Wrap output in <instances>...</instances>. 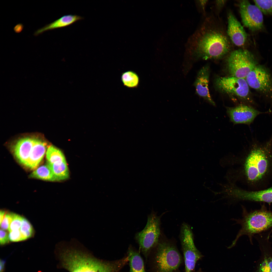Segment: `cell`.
Returning a JSON list of instances; mask_svg holds the SVG:
<instances>
[{
	"mask_svg": "<svg viewBox=\"0 0 272 272\" xmlns=\"http://www.w3.org/2000/svg\"><path fill=\"white\" fill-rule=\"evenodd\" d=\"M46 157L47 161L55 163L66 161L64 155L59 149L54 146H49L46 150Z\"/></svg>",
	"mask_w": 272,
	"mask_h": 272,
	"instance_id": "24",
	"label": "cell"
},
{
	"mask_svg": "<svg viewBox=\"0 0 272 272\" xmlns=\"http://www.w3.org/2000/svg\"><path fill=\"white\" fill-rule=\"evenodd\" d=\"M161 238L151 252V272H177L183 261L182 257L174 242Z\"/></svg>",
	"mask_w": 272,
	"mask_h": 272,
	"instance_id": "5",
	"label": "cell"
},
{
	"mask_svg": "<svg viewBox=\"0 0 272 272\" xmlns=\"http://www.w3.org/2000/svg\"><path fill=\"white\" fill-rule=\"evenodd\" d=\"M227 0H215L214 2L215 9L217 15L220 13L226 5Z\"/></svg>",
	"mask_w": 272,
	"mask_h": 272,
	"instance_id": "31",
	"label": "cell"
},
{
	"mask_svg": "<svg viewBox=\"0 0 272 272\" xmlns=\"http://www.w3.org/2000/svg\"><path fill=\"white\" fill-rule=\"evenodd\" d=\"M216 84L218 88L227 94L235 96L249 103H252L249 86L245 79L232 76L220 77Z\"/></svg>",
	"mask_w": 272,
	"mask_h": 272,
	"instance_id": "9",
	"label": "cell"
},
{
	"mask_svg": "<svg viewBox=\"0 0 272 272\" xmlns=\"http://www.w3.org/2000/svg\"><path fill=\"white\" fill-rule=\"evenodd\" d=\"M177 272H180V271L179 270ZM194 272H203L202 271H201V270H197L196 271H195Z\"/></svg>",
	"mask_w": 272,
	"mask_h": 272,
	"instance_id": "36",
	"label": "cell"
},
{
	"mask_svg": "<svg viewBox=\"0 0 272 272\" xmlns=\"http://www.w3.org/2000/svg\"><path fill=\"white\" fill-rule=\"evenodd\" d=\"M9 237L10 241L12 242H19L27 239L21 233L20 229L10 232Z\"/></svg>",
	"mask_w": 272,
	"mask_h": 272,
	"instance_id": "29",
	"label": "cell"
},
{
	"mask_svg": "<svg viewBox=\"0 0 272 272\" xmlns=\"http://www.w3.org/2000/svg\"><path fill=\"white\" fill-rule=\"evenodd\" d=\"M210 72L209 65L203 66L198 73L194 85L197 94L215 106V103L211 97L209 89Z\"/></svg>",
	"mask_w": 272,
	"mask_h": 272,
	"instance_id": "16",
	"label": "cell"
},
{
	"mask_svg": "<svg viewBox=\"0 0 272 272\" xmlns=\"http://www.w3.org/2000/svg\"><path fill=\"white\" fill-rule=\"evenodd\" d=\"M226 193L232 197L251 201L272 203V186L256 190L247 191L235 188L227 189Z\"/></svg>",
	"mask_w": 272,
	"mask_h": 272,
	"instance_id": "14",
	"label": "cell"
},
{
	"mask_svg": "<svg viewBox=\"0 0 272 272\" xmlns=\"http://www.w3.org/2000/svg\"><path fill=\"white\" fill-rule=\"evenodd\" d=\"M249 86L267 96L272 95V76L265 66L257 65L245 78Z\"/></svg>",
	"mask_w": 272,
	"mask_h": 272,
	"instance_id": "10",
	"label": "cell"
},
{
	"mask_svg": "<svg viewBox=\"0 0 272 272\" xmlns=\"http://www.w3.org/2000/svg\"><path fill=\"white\" fill-rule=\"evenodd\" d=\"M36 138L26 137L20 139L13 145L12 149L14 155L18 161L26 165Z\"/></svg>",
	"mask_w": 272,
	"mask_h": 272,
	"instance_id": "17",
	"label": "cell"
},
{
	"mask_svg": "<svg viewBox=\"0 0 272 272\" xmlns=\"http://www.w3.org/2000/svg\"><path fill=\"white\" fill-rule=\"evenodd\" d=\"M121 80L123 85L129 88H137L139 83V78L133 71H128L122 73Z\"/></svg>",
	"mask_w": 272,
	"mask_h": 272,
	"instance_id": "23",
	"label": "cell"
},
{
	"mask_svg": "<svg viewBox=\"0 0 272 272\" xmlns=\"http://www.w3.org/2000/svg\"><path fill=\"white\" fill-rule=\"evenodd\" d=\"M256 6L264 15H272V0H253Z\"/></svg>",
	"mask_w": 272,
	"mask_h": 272,
	"instance_id": "25",
	"label": "cell"
},
{
	"mask_svg": "<svg viewBox=\"0 0 272 272\" xmlns=\"http://www.w3.org/2000/svg\"><path fill=\"white\" fill-rule=\"evenodd\" d=\"M23 28V26L22 24H19L15 27L14 29L16 32L19 33L22 30Z\"/></svg>",
	"mask_w": 272,
	"mask_h": 272,
	"instance_id": "33",
	"label": "cell"
},
{
	"mask_svg": "<svg viewBox=\"0 0 272 272\" xmlns=\"http://www.w3.org/2000/svg\"><path fill=\"white\" fill-rule=\"evenodd\" d=\"M30 177L45 180L55 181L52 171L47 164L37 168L31 174Z\"/></svg>",
	"mask_w": 272,
	"mask_h": 272,
	"instance_id": "22",
	"label": "cell"
},
{
	"mask_svg": "<svg viewBox=\"0 0 272 272\" xmlns=\"http://www.w3.org/2000/svg\"><path fill=\"white\" fill-rule=\"evenodd\" d=\"M127 256L130 272H146L143 261L140 254L131 246L128 248Z\"/></svg>",
	"mask_w": 272,
	"mask_h": 272,
	"instance_id": "20",
	"label": "cell"
},
{
	"mask_svg": "<svg viewBox=\"0 0 272 272\" xmlns=\"http://www.w3.org/2000/svg\"><path fill=\"white\" fill-rule=\"evenodd\" d=\"M242 23L252 31L261 30L263 28L262 13L255 5L248 0H239L237 2Z\"/></svg>",
	"mask_w": 272,
	"mask_h": 272,
	"instance_id": "11",
	"label": "cell"
},
{
	"mask_svg": "<svg viewBox=\"0 0 272 272\" xmlns=\"http://www.w3.org/2000/svg\"><path fill=\"white\" fill-rule=\"evenodd\" d=\"M14 213L10 212L6 213L4 219L0 223L1 229L8 231Z\"/></svg>",
	"mask_w": 272,
	"mask_h": 272,
	"instance_id": "28",
	"label": "cell"
},
{
	"mask_svg": "<svg viewBox=\"0 0 272 272\" xmlns=\"http://www.w3.org/2000/svg\"><path fill=\"white\" fill-rule=\"evenodd\" d=\"M161 216L152 212L148 216L144 228L135 235L140 249L146 257L157 245L161 237Z\"/></svg>",
	"mask_w": 272,
	"mask_h": 272,
	"instance_id": "6",
	"label": "cell"
},
{
	"mask_svg": "<svg viewBox=\"0 0 272 272\" xmlns=\"http://www.w3.org/2000/svg\"><path fill=\"white\" fill-rule=\"evenodd\" d=\"M206 15L202 22L188 40L185 45L190 56L207 60L221 58L233 50V45L226 28L219 16Z\"/></svg>",
	"mask_w": 272,
	"mask_h": 272,
	"instance_id": "1",
	"label": "cell"
},
{
	"mask_svg": "<svg viewBox=\"0 0 272 272\" xmlns=\"http://www.w3.org/2000/svg\"><path fill=\"white\" fill-rule=\"evenodd\" d=\"M6 213L4 211L1 210L0 212V223L3 220Z\"/></svg>",
	"mask_w": 272,
	"mask_h": 272,
	"instance_id": "35",
	"label": "cell"
},
{
	"mask_svg": "<svg viewBox=\"0 0 272 272\" xmlns=\"http://www.w3.org/2000/svg\"><path fill=\"white\" fill-rule=\"evenodd\" d=\"M243 171L252 190L268 187L272 180V145H254L245 158Z\"/></svg>",
	"mask_w": 272,
	"mask_h": 272,
	"instance_id": "2",
	"label": "cell"
},
{
	"mask_svg": "<svg viewBox=\"0 0 272 272\" xmlns=\"http://www.w3.org/2000/svg\"><path fill=\"white\" fill-rule=\"evenodd\" d=\"M47 145L45 142L36 138L25 166L31 169H36L44 157Z\"/></svg>",
	"mask_w": 272,
	"mask_h": 272,
	"instance_id": "18",
	"label": "cell"
},
{
	"mask_svg": "<svg viewBox=\"0 0 272 272\" xmlns=\"http://www.w3.org/2000/svg\"><path fill=\"white\" fill-rule=\"evenodd\" d=\"M272 231L255 235L261 252V255L256 265L254 272H272V247L270 237Z\"/></svg>",
	"mask_w": 272,
	"mask_h": 272,
	"instance_id": "12",
	"label": "cell"
},
{
	"mask_svg": "<svg viewBox=\"0 0 272 272\" xmlns=\"http://www.w3.org/2000/svg\"><path fill=\"white\" fill-rule=\"evenodd\" d=\"M0 232L1 245H3L8 243L10 240L8 233L1 229H0Z\"/></svg>",
	"mask_w": 272,
	"mask_h": 272,
	"instance_id": "32",
	"label": "cell"
},
{
	"mask_svg": "<svg viewBox=\"0 0 272 272\" xmlns=\"http://www.w3.org/2000/svg\"><path fill=\"white\" fill-rule=\"evenodd\" d=\"M20 230L27 239L32 237L33 233L32 225L24 217Z\"/></svg>",
	"mask_w": 272,
	"mask_h": 272,
	"instance_id": "26",
	"label": "cell"
},
{
	"mask_svg": "<svg viewBox=\"0 0 272 272\" xmlns=\"http://www.w3.org/2000/svg\"><path fill=\"white\" fill-rule=\"evenodd\" d=\"M227 20V33L233 45L239 48L245 49L248 42V35L231 11L228 12Z\"/></svg>",
	"mask_w": 272,
	"mask_h": 272,
	"instance_id": "13",
	"label": "cell"
},
{
	"mask_svg": "<svg viewBox=\"0 0 272 272\" xmlns=\"http://www.w3.org/2000/svg\"><path fill=\"white\" fill-rule=\"evenodd\" d=\"M5 260H1L0 272H4L5 268Z\"/></svg>",
	"mask_w": 272,
	"mask_h": 272,
	"instance_id": "34",
	"label": "cell"
},
{
	"mask_svg": "<svg viewBox=\"0 0 272 272\" xmlns=\"http://www.w3.org/2000/svg\"><path fill=\"white\" fill-rule=\"evenodd\" d=\"M23 218V217L21 216L14 214L8 230L9 232L20 229L22 224Z\"/></svg>",
	"mask_w": 272,
	"mask_h": 272,
	"instance_id": "27",
	"label": "cell"
},
{
	"mask_svg": "<svg viewBox=\"0 0 272 272\" xmlns=\"http://www.w3.org/2000/svg\"><path fill=\"white\" fill-rule=\"evenodd\" d=\"M226 56V67L230 76L245 79L257 65L254 55L246 49L233 50Z\"/></svg>",
	"mask_w": 272,
	"mask_h": 272,
	"instance_id": "7",
	"label": "cell"
},
{
	"mask_svg": "<svg viewBox=\"0 0 272 272\" xmlns=\"http://www.w3.org/2000/svg\"><path fill=\"white\" fill-rule=\"evenodd\" d=\"M63 266L70 272H118L127 263L123 258L105 261L75 250L67 249L61 254Z\"/></svg>",
	"mask_w": 272,
	"mask_h": 272,
	"instance_id": "3",
	"label": "cell"
},
{
	"mask_svg": "<svg viewBox=\"0 0 272 272\" xmlns=\"http://www.w3.org/2000/svg\"><path fill=\"white\" fill-rule=\"evenodd\" d=\"M226 109L230 121L234 124H244L249 125L258 115L266 113L244 104H240L234 107H227Z\"/></svg>",
	"mask_w": 272,
	"mask_h": 272,
	"instance_id": "15",
	"label": "cell"
},
{
	"mask_svg": "<svg viewBox=\"0 0 272 272\" xmlns=\"http://www.w3.org/2000/svg\"><path fill=\"white\" fill-rule=\"evenodd\" d=\"M242 209V218L235 220L237 223L241 225V228L228 248L234 247L239 237L243 235L247 236L253 245V238L255 235L272 228V211L267 209L264 203L261 204L259 209L249 212L244 207Z\"/></svg>",
	"mask_w": 272,
	"mask_h": 272,
	"instance_id": "4",
	"label": "cell"
},
{
	"mask_svg": "<svg viewBox=\"0 0 272 272\" xmlns=\"http://www.w3.org/2000/svg\"><path fill=\"white\" fill-rule=\"evenodd\" d=\"M208 0H199L195 1L198 10L205 17L206 15V8L208 2Z\"/></svg>",
	"mask_w": 272,
	"mask_h": 272,
	"instance_id": "30",
	"label": "cell"
},
{
	"mask_svg": "<svg viewBox=\"0 0 272 272\" xmlns=\"http://www.w3.org/2000/svg\"><path fill=\"white\" fill-rule=\"evenodd\" d=\"M179 239L183 255L185 272H194L197 262L203 255L195 245L190 226L185 222L181 226Z\"/></svg>",
	"mask_w": 272,
	"mask_h": 272,
	"instance_id": "8",
	"label": "cell"
},
{
	"mask_svg": "<svg viewBox=\"0 0 272 272\" xmlns=\"http://www.w3.org/2000/svg\"><path fill=\"white\" fill-rule=\"evenodd\" d=\"M83 17L75 15H64L54 22L48 24L36 31L34 33L37 36L47 30L61 28L69 26L76 22L83 19Z\"/></svg>",
	"mask_w": 272,
	"mask_h": 272,
	"instance_id": "19",
	"label": "cell"
},
{
	"mask_svg": "<svg viewBox=\"0 0 272 272\" xmlns=\"http://www.w3.org/2000/svg\"><path fill=\"white\" fill-rule=\"evenodd\" d=\"M47 164L52 171L55 180H63L69 177V173L66 161L55 163L47 161Z\"/></svg>",
	"mask_w": 272,
	"mask_h": 272,
	"instance_id": "21",
	"label": "cell"
}]
</instances>
